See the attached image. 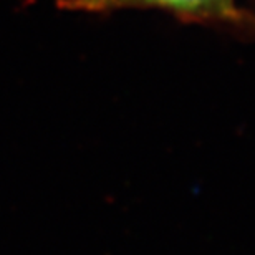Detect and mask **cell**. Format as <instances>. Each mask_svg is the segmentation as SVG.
Returning a JSON list of instances; mask_svg holds the SVG:
<instances>
[{
  "label": "cell",
  "instance_id": "1",
  "mask_svg": "<svg viewBox=\"0 0 255 255\" xmlns=\"http://www.w3.org/2000/svg\"><path fill=\"white\" fill-rule=\"evenodd\" d=\"M78 10H111L123 7H154L179 13L186 18H226L236 15L234 0H63Z\"/></svg>",
  "mask_w": 255,
  "mask_h": 255
}]
</instances>
